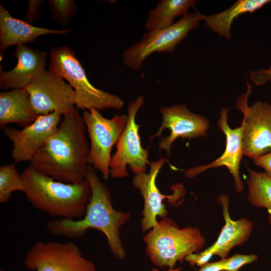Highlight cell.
<instances>
[{
    "label": "cell",
    "instance_id": "8",
    "mask_svg": "<svg viewBox=\"0 0 271 271\" xmlns=\"http://www.w3.org/2000/svg\"><path fill=\"white\" fill-rule=\"evenodd\" d=\"M144 102V97L139 96L128 105L126 123L116 144V151L111 156L109 165L110 175L114 178L128 176L127 166L137 175L146 172L147 166L150 164L148 150L141 144V124L136 122L137 113Z\"/></svg>",
    "mask_w": 271,
    "mask_h": 271
},
{
    "label": "cell",
    "instance_id": "1",
    "mask_svg": "<svg viewBox=\"0 0 271 271\" xmlns=\"http://www.w3.org/2000/svg\"><path fill=\"white\" fill-rule=\"evenodd\" d=\"M85 128L76 107L63 114L56 131L34 156L30 166L55 180L81 183L86 179L89 166Z\"/></svg>",
    "mask_w": 271,
    "mask_h": 271
},
{
    "label": "cell",
    "instance_id": "27",
    "mask_svg": "<svg viewBox=\"0 0 271 271\" xmlns=\"http://www.w3.org/2000/svg\"><path fill=\"white\" fill-rule=\"evenodd\" d=\"M251 79L257 85H261L271 81V66L268 69L253 71L250 73Z\"/></svg>",
    "mask_w": 271,
    "mask_h": 271
},
{
    "label": "cell",
    "instance_id": "16",
    "mask_svg": "<svg viewBox=\"0 0 271 271\" xmlns=\"http://www.w3.org/2000/svg\"><path fill=\"white\" fill-rule=\"evenodd\" d=\"M14 56L17 59V64L13 69L4 71L1 68V89L26 88L37 74L45 69L48 52L21 45L16 47Z\"/></svg>",
    "mask_w": 271,
    "mask_h": 271
},
{
    "label": "cell",
    "instance_id": "22",
    "mask_svg": "<svg viewBox=\"0 0 271 271\" xmlns=\"http://www.w3.org/2000/svg\"><path fill=\"white\" fill-rule=\"evenodd\" d=\"M248 200L253 205L267 209L271 225V176L248 168Z\"/></svg>",
    "mask_w": 271,
    "mask_h": 271
},
{
    "label": "cell",
    "instance_id": "18",
    "mask_svg": "<svg viewBox=\"0 0 271 271\" xmlns=\"http://www.w3.org/2000/svg\"><path fill=\"white\" fill-rule=\"evenodd\" d=\"M221 204L225 224L216 242L201 251L203 253L217 255L222 259L227 258L230 250L234 246L242 244L247 241L252 230L253 224L246 218L233 220L229 215V199L222 194L217 197Z\"/></svg>",
    "mask_w": 271,
    "mask_h": 271
},
{
    "label": "cell",
    "instance_id": "20",
    "mask_svg": "<svg viewBox=\"0 0 271 271\" xmlns=\"http://www.w3.org/2000/svg\"><path fill=\"white\" fill-rule=\"evenodd\" d=\"M270 2V0H238L221 12L204 15L203 21L213 32L229 40L231 38V28L235 19L242 14L253 13Z\"/></svg>",
    "mask_w": 271,
    "mask_h": 271
},
{
    "label": "cell",
    "instance_id": "21",
    "mask_svg": "<svg viewBox=\"0 0 271 271\" xmlns=\"http://www.w3.org/2000/svg\"><path fill=\"white\" fill-rule=\"evenodd\" d=\"M196 0H161L156 8L148 12L145 27L151 32L168 28L174 24L175 18L188 14L193 7Z\"/></svg>",
    "mask_w": 271,
    "mask_h": 271
},
{
    "label": "cell",
    "instance_id": "29",
    "mask_svg": "<svg viewBox=\"0 0 271 271\" xmlns=\"http://www.w3.org/2000/svg\"><path fill=\"white\" fill-rule=\"evenodd\" d=\"M224 259L214 262H207L201 266L198 271H223Z\"/></svg>",
    "mask_w": 271,
    "mask_h": 271
},
{
    "label": "cell",
    "instance_id": "23",
    "mask_svg": "<svg viewBox=\"0 0 271 271\" xmlns=\"http://www.w3.org/2000/svg\"><path fill=\"white\" fill-rule=\"evenodd\" d=\"M24 192V186L21 174L16 168V163L9 164L0 167V203L9 202L12 193Z\"/></svg>",
    "mask_w": 271,
    "mask_h": 271
},
{
    "label": "cell",
    "instance_id": "12",
    "mask_svg": "<svg viewBox=\"0 0 271 271\" xmlns=\"http://www.w3.org/2000/svg\"><path fill=\"white\" fill-rule=\"evenodd\" d=\"M62 117L60 113L54 112L38 115L34 122L21 129L5 127L4 135L12 143L11 157L14 163L30 162L56 131Z\"/></svg>",
    "mask_w": 271,
    "mask_h": 271
},
{
    "label": "cell",
    "instance_id": "24",
    "mask_svg": "<svg viewBox=\"0 0 271 271\" xmlns=\"http://www.w3.org/2000/svg\"><path fill=\"white\" fill-rule=\"evenodd\" d=\"M48 3L51 19L63 27L67 26L77 11L73 0H49Z\"/></svg>",
    "mask_w": 271,
    "mask_h": 271
},
{
    "label": "cell",
    "instance_id": "9",
    "mask_svg": "<svg viewBox=\"0 0 271 271\" xmlns=\"http://www.w3.org/2000/svg\"><path fill=\"white\" fill-rule=\"evenodd\" d=\"M24 264L32 271H96L94 263L72 241H38L26 253Z\"/></svg>",
    "mask_w": 271,
    "mask_h": 271
},
{
    "label": "cell",
    "instance_id": "13",
    "mask_svg": "<svg viewBox=\"0 0 271 271\" xmlns=\"http://www.w3.org/2000/svg\"><path fill=\"white\" fill-rule=\"evenodd\" d=\"M162 116L161 124L157 131L150 136V143L161 137L165 129L170 132L167 137L162 138L159 143V149L164 150L169 156L172 145L178 138L192 139L205 137L209 129L208 120L203 115L191 112L184 104L160 108Z\"/></svg>",
    "mask_w": 271,
    "mask_h": 271
},
{
    "label": "cell",
    "instance_id": "15",
    "mask_svg": "<svg viewBox=\"0 0 271 271\" xmlns=\"http://www.w3.org/2000/svg\"><path fill=\"white\" fill-rule=\"evenodd\" d=\"M166 161L165 158L160 157L150 162L149 172L137 174L132 180L133 186L139 190L144 201L141 220L143 231L152 229L157 224V216L163 218L168 214L163 200L169 196L162 194L156 184L158 175Z\"/></svg>",
    "mask_w": 271,
    "mask_h": 271
},
{
    "label": "cell",
    "instance_id": "2",
    "mask_svg": "<svg viewBox=\"0 0 271 271\" xmlns=\"http://www.w3.org/2000/svg\"><path fill=\"white\" fill-rule=\"evenodd\" d=\"M86 178L91 194L83 218L50 221L46 225L47 229L51 234L69 239L82 236L89 229L99 230L105 235L113 256L122 260L125 256V251L120 238V228L129 219L130 215L113 208L109 189L91 166H88Z\"/></svg>",
    "mask_w": 271,
    "mask_h": 271
},
{
    "label": "cell",
    "instance_id": "10",
    "mask_svg": "<svg viewBox=\"0 0 271 271\" xmlns=\"http://www.w3.org/2000/svg\"><path fill=\"white\" fill-rule=\"evenodd\" d=\"M252 86L247 83V90L235 103L243 114L242 136L243 155L252 159L271 152V104L257 101L248 104Z\"/></svg>",
    "mask_w": 271,
    "mask_h": 271
},
{
    "label": "cell",
    "instance_id": "31",
    "mask_svg": "<svg viewBox=\"0 0 271 271\" xmlns=\"http://www.w3.org/2000/svg\"><path fill=\"white\" fill-rule=\"evenodd\" d=\"M0 271H5L3 269H1Z\"/></svg>",
    "mask_w": 271,
    "mask_h": 271
},
{
    "label": "cell",
    "instance_id": "14",
    "mask_svg": "<svg viewBox=\"0 0 271 271\" xmlns=\"http://www.w3.org/2000/svg\"><path fill=\"white\" fill-rule=\"evenodd\" d=\"M230 108H222L218 121L219 127L226 137L225 149L222 155L212 163L203 166L193 167L185 173L186 177L192 178L198 174L211 168L226 167L233 177L235 187L237 192H241L243 189V183L239 174V167L243 152L242 136L243 123L240 126L232 129L227 121V114Z\"/></svg>",
    "mask_w": 271,
    "mask_h": 271
},
{
    "label": "cell",
    "instance_id": "3",
    "mask_svg": "<svg viewBox=\"0 0 271 271\" xmlns=\"http://www.w3.org/2000/svg\"><path fill=\"white\" fill-rule=\"evenodd\" d=\"M24 193L35 209L53 217L79 219L85 215L91 190L86 179L78 184L54 180L31 166L21 173Z\"/></svg>",
    "mask_w": 271,
    "mask_h": 271
},
{
    "label": "cell",
    "instance_id": "17",
    "mask_svg": "<svg viewBox=\"0 0 271 271\" xmlns=\"http://www.w3.org/2000/svg\"><path fill=\"white\" fill-rule=\"evenodd\" d=\"M70 31L69 29L55 30L34 26L24 20L14 18L0 5L1 57H3L8 48L13 45L34 42L39 37L45 35H65Z\"/></svg>",
    "mask_w": 271,
    "mask_h": 271
},
{
    "label": "cell",
    "instance_id": "11",
    "mask_svg": "<svg viewBox=\"0 0 271 271\" xmlns=\"http://www.w3.org/2000/svg\"><path fill=\"white\" fill-rule=\"evenodd\" d=\"M26 88L38 115L54 112L63 115L75 108L72 87L48 70L40 71Z\"/></svg>",
    "mask_w": 271,
    "mask_h": 271
},
{
    "label": "cell",
    "instance_id": "6",
    "mask_svg": "<svg viewBox=\"0 0 271 271\" xmlns=\"http://www.w3.org/2000/svg\"><path fill=\"white\" fill-rule=\"evenodd\" d=\"M204 16L196 11L182 17L168 28L147 32L139 42L124 51L122 55L123 63L127 68L137 71L141 69L147 57L153 53H173L189 32L203 20Z\"/></svg>",
    "mask_w": 271,
    "mask_h": 271
},
{
    "label": "cell",
    "instance_id": "25",
    "mask_svg": "<svg viewBox=\"0 0 271 271\" xmlns=\"http://www.w3.org/2000/svg\"><path fill=\"white\" fill-rule=\"evenodd\" d=\"M257 259L255 254H236L224 259L223 271H238L243 265L252 262Z\"/></svg>",
    "mask_w": 271,
    "mask_h": 271
},
{
    "label": "cell",
    "instance_id": "4",
    "mask_svg": "<svg viewBox=\"0 0 271 271\" xmlns=\"http://www.w3.org/2000/svg\"><path fill=\"white\" fill-rule=\"evenodd\" d=\"M48 70L69 82L74 90L75 106L78 110L120 109L124 105L118 96L97 88L91 84L74 51L67 46L51 49Z\"/></svg>",
    "mask_w": 271,
    "mask_h": 271
},
{
    "label": "cell",
    "instance_id": "30",
    "mask_svg": "<svg viewBox=\"0 0 271 271\" xmlns=\"http://www.w3.org/2000/svg\"><path fill=\"white\" fill-rule=\"evenodd\" d=\"M181 268H170L168 270H160L155 268H153L152 269V271H180L181 270Z\"/></svg>",
    "mask_w": 271,
    "mask_h": 271
},
{
    "label": "cell",
    "instance_id": "5",
    "mask_svg": "<svg viewBox=\"0 0 271 271\" xmlns=\"http://www.w3.org/2000/svg\"><path fill=\"white\" fill-rule=\"evenodd\" d=\"M146 253L156 266L172 268L178 261L203 247L205 239L197 228H180L172 219L163 217L143 238Z\"/></svg>",
    "mask_w": 271,
    "mask_h": 271
},
{
    "label": "cell",
    "instance_id": "28",
    "mask_svg": "<svg viewBox=\"0 0 271 271\" xmlns=\"http://www.w3.org/2000/svg\"><path fill=\"white\" fill-rule=\"evenodd\" d=\"M255 165L264 170L265 173L271 176V152L253 160Z\"/></svg>",
    "mask_w": 271,
    "mask_h": 271
},
{
    "label": "cell",
    "instance_id": "19",
    "mask_svg": "<svg viewBox=\"0 0 271 271\" xmlns=\"http://www.w3.org/2000/svg\"><path fill=\"white\" fill-rule=\"evenodd\" d=\"M38 115L34 110L29 92L25 88L0 92V126L4 128L9 123L25 127Z\"/></svg>",
    "mask_w": 271,
    "mask_h": 271
},
{
    "label": "cell",
    "instance_id": "7",
    "mask_svg": "<svg viewBox=\"0 0 271 271\" xmlns=\"http://www.w3.org/2000/svg\"><path fill=\"white\" fill-rule=\"evenodd\" d=\"M82 116L90 141L88 164L99 171L103 179L107 180L110 176L111 152L126 125L127 115H115L107 118L99 111L92 108L83 110Z\"/></svg>",
    "mask_w": 271,
    "mask_h": 271
},
{
    "label": "cell",
    "instance_id": "26",
    "mask_svg": "<svg viewBox=\"0 0 271 271\" xmlns=\"http://www.w3.org/2000/svg\"><path fill=\"white\" fill-rule=\"evenodd\" d=\"M43 2L44 1L30 0L24 20L32 25L33 22L40 17L39 8Z\"/></svg>",
    "mask_w": 271,
    "mask_h": 271
}]
</instances>
